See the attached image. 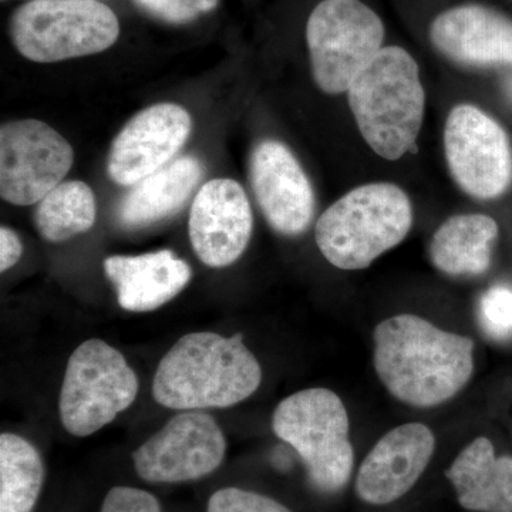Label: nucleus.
<instances>
[{"label":"nucleus","mask_w":512,"mask_h":512,"mask_svg":"<svg viewBox=\"0 0 512 512\" xmlns=\"http://www.w3.org/2000/svg\"><path fill=\"white\" fill-rule=\"evenodd\" d=\"M373 363L394 399L429 409L453 399L474 372V342L416 315L383 320L373 333Z\"/></svg>","instance_id":"obj_1"},{"label":"nucleus","mask_w":512,"mask_h":512,"mask_svg":"<svg viewBox=\"0 0 512 512\" xmlns=\"http://www.w3.org/2000/svg\"><path fill=\"white\" fill-rule=\"evenodd\" d=\"M262 369L241 333H188L175 342L157 367L154 400L174 410L231 407L258 390Z\"/></svg>","instance_id":"obj_2"},{"label":"nucleus","mask_w":512,"mask_h":512,"mask_svg":"<svg viewBox=\"0 0 512 512\" xmlns=\"http://www.w3.org/2000/svg\"><path fill=\"white\" fill-rule=\"evenodd\" d=\"M349 106L369 147L394 161L409 153L419 137L426 94L419 66L402 47H383L350 84Z\"/></svg>","instance_id":"obj_3"},{"label":"nucleus","mask_w":512,"mask_h":512,"mask_svg":"<svg viewBox=\"0 0 512 512\" xmlns=\"http://www.w3.org/2000/svg\"><path fill=\"white\" fill-rule=\"evenodd\" d=\"M413 225V207L402 188L362 185L330 205L316 222V244L326 261L359 271L397 247Z\"/></svg>","instance_id":"obj_4"},{"label":"nucleus","mask_w":512,"mask_h":512,"mask_svg":"<svg viewBox=\"0 0 512 512\" xmlns=\"http://www.w3.org/2000/svg\"><path fill=\"white\" fill-rule=\"evenodd\" d=\"M272 429L302 458L318 490L338 493L348 484L355 454L348 412L338 394L313 387L286 397L276 407Z\"/></svg>","instance_id":"obj_5"},{"label":"nucleus","mask_w":512,"mask_h":512,"mask_svg":"<svg viewBox=\"0 0 512 512\" xmlns=\"http://www.w3.org/2000/svg\"><path fill=\"white\" fill-rule=\"evenodd\" d=\"M119 33L117 16L97 0H32L16 10L10 23L13 45L37 63L103 52Z\"/></svg>","instance_id":"obj_6"},{"label":"nucleus","mask_w":512,"mask_h":512,"mask_svg":"<svg viewBox=\"0 0 512 512\" xmlns=\"http://www.w3.org/2000/svg\"><path fill=\"white\" fill-rule=\"evenodd\" d=\"M137 393L136 373L119 350L100 339L86 340L67 362L60 420L73 436H90L127 410Z\"/></svg>","instance_id":"obj_7"},{"label":"nucleus","mask_w":512,"mask_h":512,"mask_svg":"<svg viewBox=\"0 0 512 512\" xmlns=\"http://www.w3.org/2000/svg\"><path fill=\"white\" fill-rule=\"evenodd\" d=\"M313 79L322 92H348L383 49L382 19L362 0H323L306 26Z\"/></svg>","instance_id":"obj_8"},{"label":"nucleus","mask_w":512,"mask_h":512,"mask_svg":"<svg viewBox=\"0 0 512 512\" xmlns=\"http://www.w3.org/2000/svg\"><path fill=\"white\" fill-rule=\"evenodd\" d=\"M444 150L454 181L478 200L501 197L512 183V147L500 123L460 104L448 114Z\"/></svg>","instance_id":"obj_9"},{"label":"nucleus","mask_w":512,"mask_h":512,"mask_svg":"<svg viewBox=\"0 0 512 512\" xmlns=\"http://www.w3.org/2000/svg\"><path fill=\"white\" fill-rule=\"evenodd\" d=\"M74 160L66 138L43 121H10L0 128V195L13 205L39 204L62 184Z\"/></svg>","instance_id":"obj_10"},{"label":"nucleus","mask_w":512,"mask_h":512,"mask_svg":"<svg viewBox=\"0 0 512 512\" xmlns=\"http://www.w3.org/2000/svg\"><path fill=\"white\" fill-rule=\"evenodd\" d=\"M227 441L210 414H177L133 453L138 476L148 483H183L217 470Z\"/></svg>","instance_id":"obj_11"},{"label":"nucleus","mask_w":512,"mask_h":512,"mask_svg":"<svg viewBox=\"0 0 512 512\" xmlns=\"http://www.w3.org/2000/svg\"><path fill=\"white\" fill-rule=\"evenodd\" d=\"M190 113L160 103L128 121L111 144L107 173L120 185H134L171 163L190 137Z\"/></svg>","instance_id":"obj_12"},{"label":"nucleus","mask_w":512,"mask_h":512,"mask_svg":"<svg viewBox=\"0 0 512 512\" xmlns=\"http://www.w3.org/2000/svg\"><path fill=\"white\" fill-rule=\"evenodd\" d=\"M254 217L244 188L229 178L202 185L190 212V241L198 258L211 268L234 264L244 254Z\"/></svg>","instance_id":"obj_13"},{"label":"nucleus","mask_w":512,"mask_h":512,"mask_svg":"<svg viewBox=\"0 0 512 512\" xmlns=\"http://www.w3.org/2000/svg\"><path fill=\"white\" fill-rule=\"evenodd\" d=\"M252 190L265 220L279 234L295 237L311 225L315 194L301 164L285 144L265 140L251 156Z\"/></svg>","instance_id":"obj_14"},{"label":"nucleus","mask_w":512,"mask_h":512,"mask_svg":"<svg viewBox=\"0 0 512 512\" xmlns=\"http://www.w3.org/2000/svg\"><path fill=\"white\" fill-rule=\"evenodd\" d=\"M436 437L421 423H407L384 434L372 448L356 480V494L372 505H386L409 493L429 466Z\"/></svg>","instance_id":"obj_15"},{"label":"nucleus","mask_w":512,"mask_h":512,"mask_svg":"<svg viewBox=\"0 0 512 512\" xmlns=\"http://www.w3.org/2000/svg\"><path fill=\"white\" fill-rule=\"evenodd\" d=\"M430 39L457 63L512 64V20L484 6H458L441 13L431 25Z\"/></svg>","instance_id":"obj_16"},{"label":"nucleus","mask_w":512,"mask_h":512,"mask_svg":"<svg viewBox=\"0 0 512 512\" xmlns=\"http://www.w3.org/2000/svg\"><path fill=\"white\" fill-rule=\"evenodd\" d=\"M104 271L124 311L151 312L174 299L191 279V268L174 252L110 256Z\"/></svg>","instance_id":"obj_17"},{"label":"nucleus","mask_w":512,"mask_h":512,"mask_svg":"<svg viewBox=\"0 0 512 512\" xmlns=\"http://www.w3.org/2000/svg\"><path fill=\"white\" fill-rule=\"evenodd\" d=\"M204 175L197 158L180 157L134 184L121 198L116 218L123 228H146L183 210Z\"/></svg>","instance_id":"obj_18"},{"label":"nucleus","mask_w":512,"mask_h":512,"mask_svg":"<svg viewBox=\"0 0 512 512\" xmlns=\"http://www.w3.org/2000/svg\"><path fill=\"white\" fill-rule=\"evenodd\" d=\"M461 507L478 512H512V458L495 456L487 437L468 444L446 471Z\"/></svg>","instance_id":"obj_19"},{"label":"nucleus","mask_w":512,"mask_h":512,"mask_svg":"<svg viewBox=\"0 0 512 512\" xmlns=\"http://www.w3.org/2000/svg\"><path fill=\"white\" fill-rule=\"evenodd\" d=\"M498 232L497 221L488 215L466 214L448 218L431 239V264L454 278L483 275L490 268Z\"/></svg>","instance_id":"obj_20"},{"label":"nucleus","mask_w":512,"mask_h":512,"mask_svg":"<svg viewBox=\"0 0 512 512\" xmlns=\"http://www.w3.org/2000/svg\"><path fill=\"white\" fill-rule=\"evenodd\" d=\"M45 467L33 444L12 433L0 436V512H32Z\"/></svg>","instance_id":"obj_21"},{"label":"nucleus","mask_w":512,"mask_h":512,"mask_svg":"<svg viewBox=\"0 0 512 512\" xmlns=\"http://www.w3.org/2000/svg\"><path fill=\"white\" fill-rule=\"evenodd\" d=\"M96 221V198L83 181L57 185L37 204V231L46 241L63 242L83 234Z\"/></svg>","instance_id":"obj_22"},{"label":"nucleus","mask_w":512,"mask_h":512,"mask_svg":"<svg viewBox=\"0 0 512 512\" xmlns=\"http://www.w3.org/2000/svg\"><path fill=\"white\" fill-rule=\"evenodd\" d=\"M484 332L495 339H507L512 335V288L493 286L484 293L478 308Z\"/></svg>","instance_id":"obj_23"},{"label":"nucleus","mask_w":512,"mask_h":512,"mask_svg":"<svg viewBox=\"0 0 512 512\" xmlns=\"http://www.w3.org/2000/svg\"><path fill=\"white\" fill-rule=\"evenodd\" d=\"M208 512H292L265 495L224 488L212 495L208 503Z\"/></svg>","instance_id":"obj_24"},{"label":"nucleus","mask_w":512,"mask_h":512,"mask_svg":"<svg viewBox=\"0 0 512 512\" xmlns=\"http://www.w3.org/2000/svg\"><path fill=\"white\" fill-rule=\"evenodd\" d=\"M150 15L168 23H187L210 12L218 0H136Z\"/></svg>","instance_id":"obj_25"},{"label":"nucleus","mask_w":512,"mask_h":512,"mask_svg":"<svg viewBox=\"0 0 512 512\" xmlns=\"http://www.w3.org/2000/svg\"><path fill=\"white\" fill-rule=\"evenodd\" d=\"M100 512H161L157 498L131 487L111 488Z\"/></svg>","instance_id":"obj_26"},{"label":"nucleus","mask_w":512,"mask_h":512,"mask_svg":"<svg viewBox=\"0 0 512 512\" xmlns=\"http://www.w3.org/2000/svg\"><path fill=\"white\" fill-rule=\"evenodd\" d=\"M22 251V242L18 235L12 229L0 228V271H8L18 264Z\"/></svg>","instance_id":"obj_27"},{"label":"nucleus","mask_w":512,"mask_h":512,"mask_svg":"<svg viewBox=\"0 0 512 512\" xmlns=\"http://www.w3.org/2000/svg\"><path fill=\"white\" fill-rule=\"evenodd\" d=\"M507 93L508 96H510V99L512 100V77H510V80L507 82Z\"/></svg>","instance_id":"obj_28"}]
</instances>
